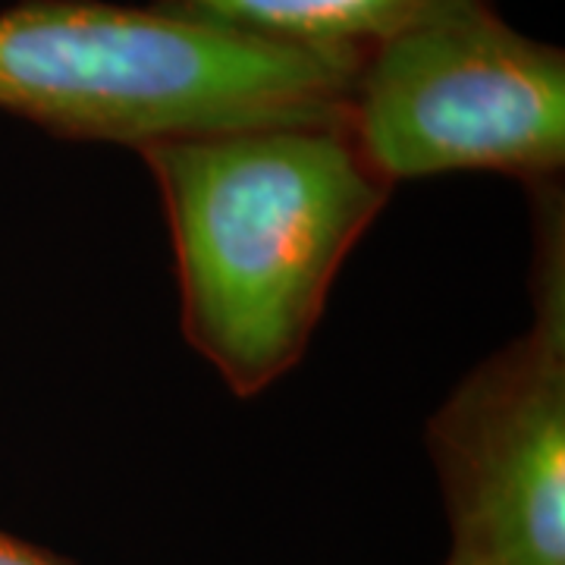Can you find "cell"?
Returning <instances> with one entry per match:
<instances>
[{
  "label": "cell",
  "mask_w": 565,
  "mask_h": 565,
  "mask_svg": "<svg viewBox=\"0 0 565 565\" xmlns=\"http://www.w3.org/2000/svg\"><path fill=\"white\" fill-rule=\"evenodd\" d=\"M139 154L170 226L182 337L252 399L302 362L393 185L345 117L182 136Z\"/></svg>",
  "instance_id": "obj_1"
},
{
  "label": "cell",
  "mask_w": 565,
  "mask_h": 565,
  "mask_svg": "<svg viewBox=\"0 0 565 565\" xmlns=\"http://www.w3.org/2000/svg\"><path fill=\"white\" fill-rule=\"evenodd\" d=\"M527 185L531 323L471 367L424 440L444 493V565H565V202Z\"/></svg>",
  "instance_id": "obj_3"
},
{
  "label": "cell",
  "mask_w": 565,
  "mask_h": 565,
  "mask_svg": "<svg viewBox=\"0 0 565 565\" xmlns=\"http://www.w3.org/2000/svg\"><path fill=\"white\" fill-rule=\"evenodd\" d=\"M0 565H73L41 550V546L29 544V541H20L7 531H0Z\"/></svg>",
  "instance_id": "obj_6"
},
{
  "label": "cell",
  "mask_w": 565,
  "mask_h": 565,
  "mask_svg": "<svg viewBox=\"0 0 565 565\" xmlns=\"http://www.w3.org/2000/svg\"><path fill=\"white\" fill-rule=\"evenodd\" d=\"M362 61L248 39L158 3L20 0L0 10V110L61 139L136 151L345 117Z\"/></svg>",
  "instance_id": "obj_2"
},
{
  "label": "cell",
  "mask_w": 565,
  "mask_h": 565,
  "mask_svg": "<svg viewBox=\"0 0 565 565\" xmlns=\"http://www.w3.org/2000/svg\"><path fill=\"white\" fill-rule=\"evenodd\" d=\"M345 120L390 185L478 170L563 180L565 51L468 3L371 47Z\"/></svg>",
  "instance_id": "obj_4"
},
{
  "label": "cell",
  "mask_w": 565,
  "mask_h": 565,
  "mask_svg": "<svg viewBox=\"0 0 565 565\" xmlns=\"http://www.w3.org/2000/svg\"><path fill=\"white\" fill-rule=\"evenodd\" d=\"M192 20L248 39L318 54L364 57L381 41L418 22L493 0H151Z\"/></svg>",
  "instance_id": "obj_5"
}]
</instances>
